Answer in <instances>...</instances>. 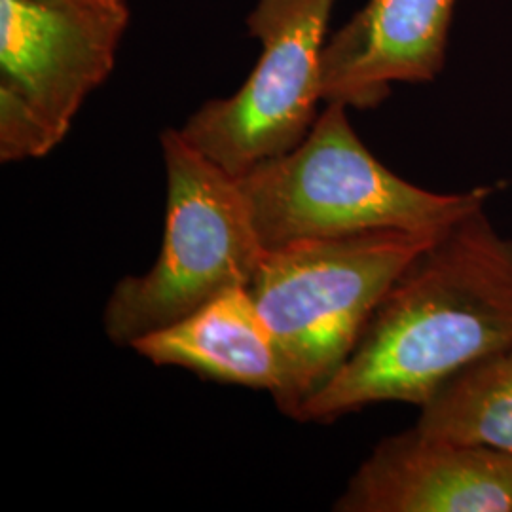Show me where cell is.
Instances as JSON below:
<instances>
[{
	"mask_svg": "<svg viewBox=\"0 0 512 512\" xmlns=\"http://www.w3.org/2000/svg\"><path fill=\"white\" fill-rule=\"evenodd\" d=\"M512 346V239L484 207L446 228L384 294L348 361L294 420L378 403L423 406L442 385Z\"/></svg>",
	"mask_w": 512,
	"mask_h": 512,
	"instance_id": "1",
	"label": "cell"
},
{
	"mask_svg": "<svg viewBox=\"0 0 512 512\" xmlns=\"http://www.w3.org/2000/svg\"><path fill=\"white\" fill-rule=\"evenodd\" d=\"M325 105L298 147L238 177L266 251L378 230L444 232L486 205V186L439 194L404 181L365 147L346 105Z\"/></svg>",
	"mask_w": 512,
	"mask_h": 512,
	"instance_id": "2",
	"label": "cell"
},
{
	"mask_svg": "<svg viewBox=\"0 0 512 512\" xmlns=\"http://www.w3.org/2000/svg\"><path fill=\"white\" fill-rule=\"evenodd\" d=\"M439 234L378 230L264 251L247 289L281 359L285 416L348 361L389 287Z\"/></svg>",
	"mask_w": 512,
	"mask_h": 512,
	"instance_id": "3",
	"label": "cell"
},
{
	"mask_svg": "<svg viewBox=\"0 0 512 512\" xmlns=\"http://www.w3.org/2000/svg\"><path fill=\"white\" fill-rule=\"evenodd\" d=\"M167 175L164 241L154 266L120 279L103 313L110 342L131 348L234 287H247L264 256L238 177L192 147L160 135Z\"/></svg>",
	"mask_w": 512,
	"mask_h": 512,
	"instance_id": "4",
	"label": "cell"
},
{
	"mask_svg": "<svg viewBox=\"0 0 512 512\" xmlns=\"http://www.w3.org/2000/svg\"><path fill=\"white\" fill-rule=\"evenodd\" d=\"M336 0H256L249 37L260 42L253 73L230 97L211 99L184 139L234 177L298 147L323 99V50Z\"/></svg>",
	"mask_w": 512,
	"mask_h": 512,
	"instance_id": "5",
	"label": "cell"
},
{
	"mask_svg": "<svg viewBox=\"0 0 512 512\" xmlns=\"http://www.w3.org/2000/svg\"><path fill=\"white\" fill-rule=\"evenodd\" d=\"M131 14L0 0V160L42 158L107 78Z\"/></svg>",
	"mask_w": 512,
	"mask_h": 512,
	"instance_id": "6",
	"label": "cell"
},
{
	"mask_svg": "<svg viewBox=\"0 0 512 512\" xmlns=\"http://www.w3.org/2000/svg\"><path fill=\"white\" fill-rule=\"evenodd\" d=\"M334 511L512 512V454L414 427L374 448Z\"/></svg>",
	"mask_w": 512,
	"mask_h": 512,
	"instance_id": "7",
	"label": "cell"
},
{
	"mask_svg": "<svg viewBox=\"0 0 512 512\" xmlns=\"http://www.w3.org/2000/svg\"><path fill=\"white\" fill-rule=\"evenodd\" d=\"M458 0H368L327 38L323 99L374 109L393 84L431 82L444 67Z\"/></svg>",
	"mask_w": 512,
	"mask_h": 512,
	"instance_id": "8",
	"label": "cell"
},
{
	"mask_svg": "<svg viewBox=\"0 0 512 512\" xmlns=\"http://www.w3.org/2000/svg\"><path fill=\"white\" fill-rule=\"evenodd\" d=\"M131 349L152 365L179 366L203 380L268 391L283 387L274 336L247 287H234L164 329L148 332Z\"/></svg>",
	"mask_w": 512,
	"mask_h": 512,
	"instance_id": "9",
	"label": "cell"
},
{
	"mask_svg": "<svg viewBox=\"0 0 512 512\" xmlns=\"http://www.w3.org/2000/svg\"><path fill=\"white\" fill-rule=\"evenodd\" d=\"M416 429L512 454V346L442 385L420 406Z\"/></svg>",
	"mask_w": 512,
	"mask_h": 512,
	"instance_id": "10",
	"label": "cell"
},
{
	"mask_svg": "<svg viewBox=\"0 0 512 512\" xmlns=\"http://www.w3.org/2000/svg\"><path fill=\"white\" fill-rule=\"evenodd\" d=\"M55 8L82 10V12H124L129 10L126 0H37Z\"/></svg>",
	"mask_w": 512,
	"mask_h": 512,
	"instance_id": "11",
	"label": "cell"
}]
</instances>
